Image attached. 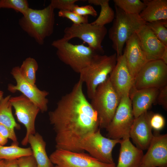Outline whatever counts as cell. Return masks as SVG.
<instances>
[{
	"mask_svg": "<svg viewBox=\"0 0 167 167\" xmlns=\"http://www.w3.org/2000/svg\"><path fill=\"white\" fill-rule=\"evenodd\" d=\"M83 84L79 79L70 92L62 96L55 109L49 112L56 133V149L83 152L82 139L99 129L97 113L84 94Z\"/></svg>",
	"mask_w": 167,
	"mask_h": 167,
	"instance_id": "obj_1",
	"label": "cell"
},
{
	"mask_svg": "<svg viewBox=\"0 0 167 167\" xmlns=\"http://www.w3.org/2000/svg\"><path fill=\"white\" fill-rule=\"evenodd\" d=\"M54 10L50 4L42 9L29 8L19 19V24L22 29L38 44L42 45L45 39L54 32Z\"/></svg>",
	"mask_w": 167,
	"mask_h": 167,
	"instance_id": "obj_2",
	"label": "cell"
},
{
	"mask_svg": "<svg viewBox=\"0 0 167 167\" xmlns=\"http://www.w3.org/2000/svg\"><path fill=\"white\" fill-rule=\"evenodd\" d=\"M115 16L109 30L108 35L118 57L123 54L127 41L146 22L141 19L139 14H127L115 5Z\"/></svg>",
	"mask_w": 167,
	"mask_h": 167,
	"instance_id": "obj_3",
	"label": "cell"
},
{
	"mask_svg": "<svg viewBox=\"0 0 167 167\" xmlns=\"http://www.w3.org/2000/svg\"><path fill=\"white\" fill-rule=\"evenodd\" d=\"M117 60L116 53L109 56L97 54L80 72L79 79L86 84L89 98L92 99L98 86L107 79Z\"/></svg>",
	"mask_w": 167,
	"mask_h": 167,
	"instance_id": "obj_4",
	"label": "cell"
},
{
	"mask_svg": "<svg viewBox=\"0 0 167 167\" xmlns=\"http://www.w3.org/2000/svg\"><path fill=\"white\" fill-rule=\"evenodd\" d=\"M120 99L109 77L97 88L90 103L97 113L100 128L106 129L109 126Z\"/></svg>",
	"mask_w": 167,
	"mask_h": 167,
	"instance_id": "obj_5",
	"label": "cell"
},
{
	"mask_svg": "<svg viewBox=\"0 0 167 167\" xmlns=\"http://www.w3.org/2000/svg\"><path fill=\"white\" fill-rule=\"evenodd\" d=\"M51 45L57 49L59 59L79 73L98 54L88 46L83 44L74 45L62 38L53 41Z\"/></svg>",
	"mask_w": 167,
	"mask_h": 167,
	"instance_id": "obj_6",
	"label": "cell"
},
{
	"mask_svg": "<svg viewBox=\"0 0 167 167\" xmlns=\"http://www.w3.org/2000/svg\"><path fill=\"white\" fill-rule=\"evenodd\" d=\"M107 32V30L105 26L89 23L79 24H73L65 28L64 34L62 38L69 41L73 38H78L87 43L89 47L98 54H103L104 51L102 43Z\"/></svg>",
	"mask_w": 167,
	"mask_h": 167,
	"instance_id": "obj_7",
	"label": "cell"
},
{
	"mask_svg": "<svg viewBox=\"0 0 167 167\" xmlns=\"http://www.w3.org/2000/svg\"><path fill=\"white\" fill-rule=\"evenodd\" d=\"M134 119L129 95L121 97L113 117L106 128L107 137L113 139L130 138V131Z\"/></svg>",
	"mask_w": 167,
	"mask_h": 167,
	"instance_id": "obj_8",
	"label": "cell"
},
{
	"mask_svg": "<svg viewBox=\"0 0 167 167\" xmlns=\"http://www.w3.org/2000/svg\"><path fill=\"white\" fill-rule=\"evenodd\" d=\"M121 139H113L104 137L100 129L91 133L81 142L80 148L86 151L92 157L106 164L114 163L112 152L114 147L120 143Z\"/></svg>",
	"mask_w": 167,
	"mask_h": 167,
	"instance_id": "obj_9",
	"label": "cell"
},
{
	"mask_svg": "<svg viewBox=\"0 0 167 167\" xmlns=\"http://www.w3.org/2000/svg\"><path fill=\"white\" fill-rule=\"evenodd\" d=\"M167 65L161 60L147 62L139 71L132 88L136 89H160L167 85Z\"/></svg>",
	"mask_w": 167,
	"mask_h": 167,
	"instance_id": "obj_10",
	"label": "cell"
},
{
	"mask_svg": "<svg viewBox=\"0 0 167 167\" xmlns=\"http://www.w3.org/2000/svg\"><path fill=\"white\" fill-rule=\"evenodd\" d=\"M49 158L58 167H115L114 163L101 162L90 155L82 152H75L56 149Z\"/></svg>",
	"mask_w": 167,
	"mask_h": 167,
	"instance_id": "obj_11",
	"label": "cell"
},
{
	"mask_svg": "<svg viewBox=\"0 0 167 167\" xmlns=\"http://www.w3.org/2000/svg\"><path fill=\"white\" fill-rule=\"evenodd\" d=\"M10 101L15 110V114L18 121L23 124L26 129V134L21 142L23 145L28 144L29 136L36 133L35 121L40 111L39 107L32 101L22 94L11 97Z\"/></svg>",
	"mask_w": 167,
	"mask_h": 167,
	"instance_id": "obj_12",
	"label": "cell"
},
{
	"mask_svg": "<svg viewBox=\"0 0 167 167\" xmlns=\"http://www.w3.org/2000/svg\"><path fill=\"white\" fill-rule=\"evenodd\" d=\"M19 66L13 68L11 73L15 79L16 84H9L8 90L12 93L19 91L32 101L39 108L42 113L47 111L48 100L46 98L48 92L40 90L36 84L33 85L28 82L21 74Z\"/></svg>",
	"mask_w": 167,
	"mask_h": 167,
	"instance_id": "obj_13",
	"label": "cell"
},
{
	"mask_svg": "<svg viewBox=\"0 0 167 167\" xmlns=\"http://www.w3.org/2000/svg\"><path fill=\"white\" fill-rule=\"evenodd\" d=\"M167 135H153L140 167H167Z\"/></svg>",
	"mask_w": 167,
	"mask_h": 167,
	"instance_id": "obj_14",
	"label": "cell"
},
{
	"mask_svg": "<svg viewBox=\"0 0 167 167\" xmlns=\"http://www.w3.org/2000/svg\"><path fill=\"white\" fill-rule=\"evenodd\" d=\"M152 115L147 111L135 118L130 129V138L137 148L143 151L148 149L153 136L150 124Z\"/></svg>",
	"mask_w": 167,
	"mask_h": 167,
	"instance_id": "obj_15",
	"label": "cell"
},
{
	"mask_svg": "<svg viewBox=\"0 0 167 167\" xmlns=\"http://www.w3.org/2000/svg\"><path fill=\"white\" fill-rule=\"evenodd\" d=\"M109 78L112 87L120 98L129 95L134 81L127 67L123 53L117 57L116 65Z\"/></svg>",
	"mask_w": 167,
	"mask_h": 167,
	"instance_id": "obj_16",
	"label": "cell"
},
{
	"mask_svg": "<svg viewBox=\"0 0 167 167\" xmlns=\"http://www.w3.org/2000/svg\"><path fill=\"white\" fill-rule=\"evenodd\" d=\"M135 33L148 61L161 60L167 46L158 39L146 24L142 26Z\"/></svg>",
	"mask_w": 167,
	"mask_h": 167,
	"instance_id": "obj_17",
	"label": "cell"
},
{
	"mask_svg": "<svg viewBox=\"0 0 167 167\" xmlns=\"http://www.w3.org/2000/svg\"><path fill=\"white\" fill-rule=\"evenodd\" d=\"M124 54L128 69L134 80L138 73L148 61L142 50L135 33L126 42Z\"/></svg>",
	"mask_w": 167,
	"mask_h": 167,
	"instance_id": "obj_18",
	"label": "cell"
},
{
	"mask_svg": "<svg viewBox=\"0 0 167 167\" xmlns=\"http://www.w3.org/2000/svg\"><path fill=\"white\" fill-rule=\"evenodd\" d=\"M159 89L148 88L136 89L132 88L129 96L135 118L148 111L156 101Z\"/></svg>",
	"mask_w": 167,
	"mask_h": 167,
	"instance_id": "obj_19",
	"label": "cell"
},
{
	"mask_svg": "<svg viewBox=\"0 0 167 167\" xmlns=\"http://www.w3.org/2000/svg\"><path fill=\"white\" fill-rule=\"evenodd\" d=\"M118 163L115 167H140L144 155L143 150L134 146L130 138L121 139Z\"/></svg>",
	"mask_w": 167,
	"mask_h": 167,
	"instance_id": "obj_20",
	"label": "cell"
},
{
	"mask_svg": "<svg viewBox=\"0 0 167 167\" xmlns=\"http://www.w3.org/2000/svg\"><path fill=\"white\" fill-rule=\"evenodd\" d=\"M146 6L139 14L145 22L167 20V0H143Z\"/></svg>",
	"mask_w": 167,
	"mask_h": 167,
	"instance_id": "obj_21",
	"label": "cell"
},
{
	"mask_svg": "<svg viewBox=\"0 0 167 167\" xmlns=\"http://www.w3.org/2000/svg\"><path fill=\"white\" fill-rule=\"evenodd\" d=\"M28 142L30 145L37 167H53V164L46 152V142L39 133H36L29 135Z\"/></svg>",
	"mask_w": 167,
	"mask_h": 167,
	"instance_id": "obj_22",
	"label": "cell"
},
{
	"mask_svg": "<svg viewBox=\"0 0 167 167\" xmlns=\"http://www.w3.org/2000/svg\"><path fill=\"white\" fill-rule=\"evenodd\" d=\"M10 95L3 97L0 101V124L6 127L12 134L16 137L15 129L20 128L19 124L16 122L13 115L12 105L10 101Z\"/></svg>",
	"mask_w": 167,
	"mask_h": 167,
	"instance_id": "obj_23",
	"label": "cell"
},
{
	"mask_svg": "<svg viewBox=\"0 0 167 167\" xmlns=\"http://www.w3.org/2000/svg\"><path fill=\"white\" fill-rule=\"evenodd\" d=\"M88 2L90 4L100 6L101 7L99 16L91 24L103 26L113 20L115 13L109 6V0H88Z\"/></svg>",
	"mask_w": 167,
	"mask_h": 167,
	"instance_id": "obj_24",
	"label": "cell"
},
{
	"mask_svg": "<svg viewBox=\"0 0 167 167\" xmlns=\"http://www.w3.org/2000/svg\"><path fill=\"white\" fill-rule=\"evenodd\" d=\"M31 155H32V152L30 147L23 148L14 143L8 146H0V160H17Z\"/></svg>",
	"mask_w": 167,
	"mask_h": 167,
	"instance_id": "obj_25",
	"label": "cell"
},
{
	"mask_svg": "<svg viewBox=\"0 0 167 167\" xmlns=\"http://www.w3.org/2000/svg\"><path fill=\"white\" fill-rule=\"evenodd\" d=\"M19 67L20 72L24 78L30 83L35 85L36 73L38 68L36 60L31 57L27 58Z\"/></svg>",
	"mask_w": 167,
	"mask_h": 167,
	"instance_id": "obj_26",
	"label": "cell"
},
{
	"mask_svg": "<svg viewBox=\"0 0 167 167\" xmlns=\"http://www.w3.org/2000/svg\"><path fill=\"white\" fill-rule=\"evenodd\" d=\"M115 5L126 13L139 14L146 6L140 0H114Z\"/></svg>",
	"mask_w": 167,
	"mask_h": 167,
	"instance_id": "obj_27",
	"label": "cell"
},
{
	"mask_svg": "<svg viewBox=\"0 0 167 167\" xmlns=\"http://www.w3.org/2000/svg\"><path fill=\"white\" fill-rule=\"evenodd\" d=\"M146 24L158 39L165 46H167V20H161L147 22Z\"/></svg>",
	"mask_w": 167,
	"mask_h": 167,
	"instance_id": "obj_28",
	"label": "cell"
},
{
	"mask_svg": "<svg viewBox=\"0 0 167 167\" xmlns=\"http://www.w3.org/2000/svg\"><path fill=\"white\" fill-rule=\"evenodd\" d=\"M27 0H0V9H11L24 15L29 9Z\"/></svg>",
	"mask_w": 167,
	"mask_h": 167,
	"instance_id": "obj_29",
	"label": "cell"
},
{
	"mask_svg": "<svg viewBox=\"0 0 167 167\" xmlns=\"http://www.w3.org/2000/svg\"><path fill=\"white\" fill-rule=\"evenodd\" d=\"M58 15L70 19L75 24L88 23V16L80 15L71 11L60 10L58 12Z\"/></svg>",
	"mask_w": 167,
	"mask_h": 167,
	"instance_id": "obj_30",
	"label": "cell"
},
{
	"mask_svg": "<svg viewBox=\"0 0 167 167\" xmlns=\"http://www.w3.org/2000/svg\"><path fill=\"white\" fill-rule=\"evenodd\" d=\"M78 0H51L50 4L54 9L72 11L75 5V3Z\"/></svg>",
	"mask_w": 167,
	"mask_h": 167,
	"instance_id": "obj_31",
	"label": "cell"
},
{
	"mask_svg": "<svg viewBox=\"0 0 167 167\" xmlns=\"http://www.w3.org/2000/svg\"><path fill=\"white\" fill-rule=\"evenodd\" d=\"M8 139L12 140L14 144H18L17 137L14 136L6 127L0 124V146H4Z\"/></svg>",
	"mask_w": 167,
	"mask_h": 167,
	"instance_id": "obj_32",
	"label": "cell"
},
{
	"mask_svg": "<svg viewBox=\"0 0 167 167\" xmlns=\"http://www.w3.org/2000/svg\"><path fill=\"white\" fill-rule=\"evenodd\" d=\"M72 11L82 16H87L89 15L96 17L97 15L96 11L94 7L90 5L79 6L75 5Z\"/></svg>",
	"mask_w": 167,
	"mask_h": 167,
	"instance_id": "obj_33",
	"label": "cell"
},
{
	"mask_svg": "<svg viewBox=\"0 0 167 167\" xmlns=\"http://www.w3.org/2000/svg\"><path fill=\"white\" fill-rule=\"evenodd\" d=\"M165 120L163 117L159 113L152 114L150 119V124L152 129L159 131L165 126Z\"/></svg>",
	"mask_w": 167,
	"mask_h": 167,
	"instance_id": "obj_34",
	"label": "cell"
},
{
	"mask_svg": "<svg viewBox=\"0 0 167 167\" xmlns=\"http://www.w3.org/2000/svg\"><path fill=\"white\" fill-rule=\"evenodd\" d=\"M17 161L19 167H37L33 155L22 157L17 159Z\"/></svg>",
	"mask_w": 167,
	"mask_h": 167,
	"instance_id": "obj_35",
	"label": "cell"
},
{
	"mask_svg": "<svg viewBox=\"0 0 167 167\" xmlns=\"http://www.w3.org/2000/svg\"><path fill=\"white\" fill-rule=\"evenodd\" d=\"M156 101L165 110L167 109V85L160 89Z\"/></svg>",
	"mask_w": 167,
	"mask_h": 167,
	"instance_id": "obj_36",
	"label": "cell"
},
{
	"mask_svg": "<svg viewBox=\"0 0 167 167\" xmlns=\"http://www.w3.org/2000/svg\"><path fill=\"white\" fill-rule=\"evenodd\" d=\"M4 161V167H19L17 160Z\"/></svg>",
	"mask_w": 167,
	"mask_h": 167,
	"instance_id": "obj_37",
	"label": "cell"
},
{
	"mask_svg": "<svg viewBox=\"0 0 167 167\" xmlns=\"http://www.w3.org/2000/svg\"><path fill=\"white\" fill-rule=\"evenodd\" d=\"M161 60L163 61L165 64H167V46L166 47L165 49Z\"/></svg>",
	"mask_w": 167,
	"mask_h": 167,
	"instance_id": "obj_38",
	"label": "cell"
},
{
	"mask_svg": "<svg viewBox=\"0 0 167 167\" xmlns=\"http://www.w3.org/2000/svg\"><path fill=\"white\" fill-rule=\"evenodd\" d=\"M5 161L3 160H0V167H4Z\"/></svg>",
	"mask_w": 167,
	"mask_h": 167,
	"instance_id": "obj_39",
	"label": "cell"
},
{
	"mask_svg": "<svg viewBox=\"0 0 167 167\" xmlns=\"http://www.w3.org/2000/svg\"><path fill=\"white\" fill-rule=\"evenodd\" d=\"M3 92L0 89V101L3 97Z\"/></svg>",
	"mask_w": 167,
	"mask_h": 167,
	"instance_id": "obj_40",
	"label": "cell"
},
{
	"mask_svg": "<svg viewBox=\"0 0 167 167\" xmlns=\"http://www.w3.org/2000/svg\"><path fill=\"white\" fill-rule=\"evenodd\" d=\"M53 167H58L57 166H55Z\"/></svg>",
	"mask_w": 167,
	"mask_h": 167,
	"instance_id": "obj_41",
	"label": "cell"
}]
</instances>
